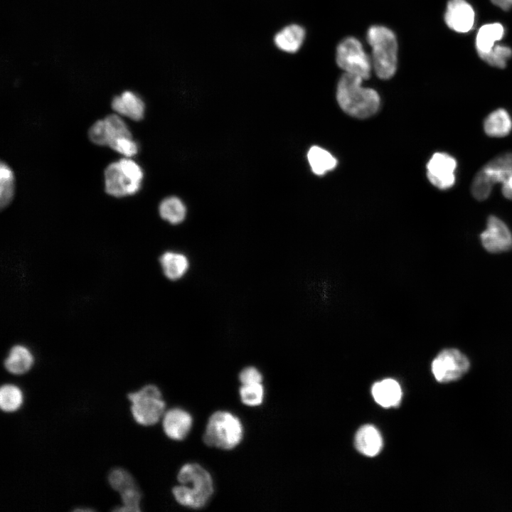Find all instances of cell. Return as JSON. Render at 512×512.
<instances>
[{"label": "cell", "mask_w": 512, "mask_h": 512, "mask_svg": "<svg viewBox=\"0 0 512 512\" xmlns=\"http://www.w3.org/2000/svg\"><path fill=\"white\" fill-rule=\"evenodd\" d=\"M88 135L94 144L100 146L108 145L110 137L105 119L96 121L90 128Z\"/></svg>", "instance_id": "31"}, {"label": "cell", "mask_w": 512, "mask_h": 512, "mask_svg": "<svg viewBox=\"0 0 512 512\" xmlns=\"http://www.w3.org/2000/svg\"><path fill=\"white\" fill-rule=\"evenodd\" d=\"M375 401L383 407L397 406L401 400L402 390L399 383L391 378L375 383L372 387Z\"/></svg>", "instance_id": "17"}, {"label": "cell", "mask_w": 512, "mask_h": 512, "mask_svg": "<svg viewBox=\"0 0 512 512\" xmlns=\"http://www.w3.org/2000/svg\"><path fill=\"white\" fill-rule=\"evenodd\" d=\"M307 158L312 171L317 175H323L336 166V159L329 151L317 146L310 148Z\"/></svg>", "instance_id": "22"}, {"label": "cell", "mask_w": 512, "mask_h": 512, "mask_svg": "<svg viewBox=\"0 0 512 512\" xmlns=\"http://www.w3.org/2000/svg\"><path fill=\"white\" fill-rule=\"evenodd\" d=\"M131 411L135 421L144 426L156 424L164 412L165 402L159 389L154 385L144 386L128 394Z\"/></svg>", "instance_id": "6"}, {"label": "cell", "mask_w": 512, "mask_h": 512, "mask_svg": "<svg viewBox=\"0 0 512 512\" xmlns=\"http://www.w3.org/2000/svg\"><path fill=\"white\" fill-rule=\"evenodd\" d=\"M108 481L112 488L119 493L128 487L137 485L131 474L122 468L112 470L108 476Z\"/></svg>", "instance_id": "30"}, {"label": "cell", "mask_w": 512, "mask_h": 512, "mask_svg": "<svg viewBox=\"0 0 512 512\" xmlns=\"http://www.w3.org/2000/svg\"><path fill=\"white\" fill-rule=\"evenodd\" d=\"M475 14L465 0H449L447 4L444 21L447 26L458 33H467L473 27Z\"/></svg>", "instance_id": "11"}, {"label": "cell", "mask_w": 512, "mask_h": 512, "mask_svg": "<svg viewBox=\"0 0 512 512\" xmlns=\"http://www.w3.org/2000/svg\"><path fill=\"white\" fill-rule=\"evenodd\" d=\"M484 130L491 137H503L512 130V119L503 108L491 112L484 119Z\"/></svg>", "instance_id": "19"}, {"label": "cell", "mask_w": 512, "mask_h": 512, "mask_svg": "<svg viewBox=\"0 0 512 512\" xmlns=\"http://www.w3.org/2000/svg\"><path fill=\"white\" fill-rule=\"evenodd\" d=\"M76 511H92V509H80V508H79V509H77Z\"/></svg>", "instance_id": "36"}, {"label": "cell", "mask_w": 512, "mask_h": 512, "mask_svg": "<svg viewBox=\"0 0 512 512\" xmlns=\"http://www.w3.org/2000/svg\"><path fill=\"white\" fill-rule=\"evenodd\" d=\"M338 66L345 73L369 78L373 68L370 57L366 53L362 43L354 37H347L338 45L336 51Z\"/></svg>", "instance_id": "7"}, {"label": "cell", "mask_w": 512, "mask_h": 512, "mask_svg": "<svg viewBox=\"0 0 512 512\" xmlns=\"http://www.w3.org/2000/svg\"><path fill=\"white\" fill-rule=\"evenodd\" d=\"M504 35V28L499 23L482 26L477 32L475 45L479 55L488 53Z\"/></svg>", "instance_id": "20"}, {"label": "cell", "mask_w": 512, "mask_h": 512, "mask_svg": "<svg viewBox=\"0 0 512 512\" xmlns=\"http://www.w3.org/2000/svg\"><path fill=\"white\" fill-rule=\"evenodd\" d=\"M242 437L239 418L227 411H217L210 417L203 438L210 447L228 450L238 446Z\"/></svg>", "instance_id": "5"}, {"label": "cell", "mask_w": 512, "mask_h": 512, "mask_svg": "<svg viewBox=\"0 0 512 512\" xmlns=\"http://www.w3.org/2000/svg\"><path fill=\"white\" fill-rule=\"evenodd\" d=\"M508 1H510V3H511V5H512V0H508Z\"/></svg>", "instance_id": "37"}, {"label": "cell", "mask_w": 512, "mask_h": 512, "mask_svg": "<svg viewBox=\"0 0 512 512\" xmlns=\"http://www.w3.org/2000/svg\"><path fill=\"white\" fill-rule=\"evenodd\" d=\"M122 501V506L114 509L117 511H140L139 503L142 493L137 485L128 487L119 492Z\"/></svg>", "instance_id": "28"}, {"label": "cell", "mask_w": 512, "mask_h": 512, "mask_svg": "<svg viewBox=\"0 0 512 512\" xmlns=\"http://www.w3.org/2000/svg\"><path fill=\"white\" fill-rule=\"evenodd\" d=\"M367 41L372 48V67L378 78H392L398 66V41L393 31L379 25L370 26L366 34Z\"/></svg>", "instance_id": "4"}, {"label": "cell", "mask_w": 512, "mask_h": 512, "mask_svg": "<svg viewBox=\"0 0 512 512\" xmlns=\"http://www.w3.org/2000/svg\"><path fill=\"white\" fill-rule=\"evenodd\" d=\"M470 368L468 358L456 348L440 351L432 363V372L437 381L450 383L460 379Z\"/></svg>", "instance_id": "8"}, {"label": "cell", "mask_w": 512, "mask_h": 512, "mask_svg": "<svg viewBox=\"0 0 512 512\" xmlns=\"http://www.w3.org/2000/svg\"><path fill=\"white\" fill-rule=\"evenodd\" d=\"M240 396L243 404L248 406L260 405L264 398V388L262 383L242 384Z\"/></svg>", "instance_id": "27"}, {"label": "cell", "mask_w": 512, "mask_h": 512, "mask_svg": "<svg viewBox=\"0 0 512 512\" xmlns=\"http://www.w3.org/2000/svg\"><path fill=\"white\" fill-rule=\"evenodd\" d=\"M306 32L298 24L285 26L274 36V45L281 50L289 53L297 52L303 44Z\"/></svg>", "instance_id": "16"}, {"label": "cell", "mask_w": 512, "mask_h": 512, "mask_svg": "<svg viewBox=\"0 0 512 512\" xmlns=\"http://www.w3.org/2000/svg\"><path fill=\"white\" fill-rule=\"evenodd\" d=\"M177 479L180 485L172 489L176 501L194 509L205 506L214 490L209 472L198 464L188 463L181 466Z\"/></svg>", "instance_id": "1"}, {"label": "cell", "mask_w": 512, "mask_h": 512, "mask_svg": "<svg viewBox=\"0 0 512 512\" xmlns=\"http://www.w3.org/2000/svg\"><path fill=\"white\" fill-rule=\"evenodd\" d=\"M23 402L21 390L12 384H5L0 389V407L4 412L16 410Z\"/></svg>", "instance_id": "25"}, {"label": "cell", "mask_w": 512, "mask_h": 512, "mask_svg": "<svg viewBox=\"0 0 512 512\" xmlns=\"http://www.w3.org/2000/svg\"><path fill=\"white\" fill-rule=\"evenodd\" d=\"M120 168L125 176L132 182L141 183L143 172L140 166L133 160L124 158L119 161Z\"/></svg>", "instance_id": "32"}, {"label": "cell", "mask_w": 512, "mask_h": 512, "mask_svg": "<svg viewBox=\"0 0 512 512\" xmlns=\"http://www.w3.org/2000/svg\"><path fill=\"white\" fill-rule=\"evenodd\" d=\"M382 445V437L374 426L363 425L357 431L355 446L362 454L368 457L375 456L380 452Z\"/></svg>", "instance_id": "15"}, {"label": "cell", "mask_w": 512, "mask_h": 512, "mask_svg": "<svg viewBox=\"0 0 512 512\" xmlns=\"http://www.w3.org/2000/svg\"><path fill=\"white\" fill-rule=\"evenodd\" d=\"M484 248L496 254L512 250V233L507 225L496 215L489 216L486 229L480 234Z\"/></svg>", "instance_id": "10"}, {"label": "cell", "mask_w": 512, "mask_h": 512, "mask_svg": "<svg viewBox=\"0 0 512 512\" xmlns=\"http://www.w3.org/2000/svg\"><path fill=\"white\" fill-rule=\"evenodd\" d=\"M186 207L176 197L165 198L159 206L161 217L172 224H178L186 217Z\"/></svg>", "instance_id": "23"}, {"label": "cell", "mask_w": 512, "mask_h": 512, "mask_svg": "<svg viewBox=\"0 0 512 512\" xmlns=\"http://www.w3.org/2000/svg\"><path fill=\"white\" fill-rule=\"evenodd\" d=\"M239 380L242 384L262 383V375L256 368L249 366L240 373Z\"/></svg>", "instance_id": "34"}, {"label": "cell", "mask_w": 512, "mask_h": 512, "mask_svg": "<svg viewBox=\"0 0 512 512\" xmlns=\"http://www.w3.org/2000/svg\"><path fill=\"white\" fill-rule=\"evenodd\" d=\"M33 361V356L26 346L16 345L11 348L4 366L12 374L21 375L30 370Z\"/></svg>", "instance_id": "18"}, {"label": "cell", "mask_w": 512, "mask_h": 512, "mask_svg": "<svg viewBox=\"0 0 512 512\" xmlns=\"http://www.w3.org/2000/svg\"><path fill=\"white\" fill-rule=\"evenodd\" d=\"M496 183H501L502 194L512 200V152L496 156L476 173L471 186L473 197L478 201L487 199Z\"/></svg>", "instance_id": "3"}, {"label": "cell", "mask_w": 512, "mask_h": 512, "mask_svg": "<svg viewBox=\"0 0 512 512\" xmlns=\"http://www.w3.org/2000/svg\"><path fill=\"white\" fill-rule=\"evenodd\" d=\"M160 263L166 277L171 280L181 278L188 267V262L185 255L166 252L160 257Z\"/></svg>", "instance_id": "21"}, {"label": "cell", "mask_w": 512, "mask_h": 512, "mask_svg": "<svg viewBox=\"0 0 512 512\" xmlns=\"http://www.w3.org/2000/svg\"><path fill=\"white\" fill-rule=\"evenodd\" d=\"M141 183L130 181L123 174L119 162L109 164L105 170V189L107 194L119 198L137 193Z\"/></svg>", "instance_id": "12"}, {"label": "cell", "mask_w": 512, "mask_h": 512, "mask_svg": "<svg viewBox=\"0 0 512 512\" xmlns=\"http://www.w3.org/2000/svg\"><path fill=\"white\" fill-rule=\"evenodd\" d=\"M491 3L503 11H508L512 5L508 0H491Z\"/></svg>", "instance_id": "35"}, {"label": "cell", "mask_w": 512, "mask_h": 512, "mask_svg": "<svg viewBox=\"0 0 512 512\" xmlns=\"http://www.w3.org/2000/svg\"><path fill=\"white\" fill-rule=\"evenodd\" d=\"M104 119L110 137L109 144L112 140L120 137H132V134L127 124L117 114H110Z\"/></svg>", "instance_id": "29"}, {"label": "cell", "mask_w": 512, "mask_h": 512, "mask_svg": "<svg viewBox=\"0 0 512 512\" xmlns=\"http://www.w3.org/2000/svg\"><path fill=\"white\" fill-rule=\"evenodd\" d=\"M113 150L130 157L137 153L138 147L132 137H120L112 140L108 145Z\"/></svg>", "instance_id": "33"}, {"label": "cell", "mask_w": 512, "mask_h": 512, "mask_svg": "<svg viewBox=\"0 0 512 512\" xmlns=\"http://www.w3.org/2000/svg\"><path fill=\"white\" fill-rule=\"evenodd\" d=\"M511 56L512 50L509 47L498 44H496L488 53L479 55V57L489 65L498 68H504Z\"/></svg>", "instance_id": "26"}, {"label": "cell", "mask_w": 512, "mask_h": 512, "mask_svg": "<svg viewBox=\"0 0 512 512\" xmlns=\"http://www.w3.org/2000/svg\"><path fill=\"white\" fill-rule=\"evenodd\" d=\"M363 80L359 76L344 73L336 88V99L341 108L357 118H367L374 114L380 102L375 90L362 86Z\"/></svg>", "instance_id": "2"}, {"label": "cell", "mask_w": 512, "mask_h": 512, "mask_svg": "<svg viewBox=\"0 0 512 512\" xmlns=\"http://www.w3.org/2000/svg\"><path fill=\"white\" fill-rule=\"evenodd\" d=\"M14 191V176L11 168L5 163L0 164V206L6 207L11 201Z\"/></svg>", "instance_id": "24"}, {"label": "cell", "mask_w": 512, "mask_h": 512, "mask_svg": "<svg viewBox=\"0 0 512 512\" xmlns=\"http://www.w3.org/2000/svg\"><path fill=\"white\" fill-rule=\"evenodd\" d=\"M456 159L445 152L434 153L427 164V176L430 182L441 190L453 187L456 182Z\"/></svg>", "instance_id": "9"}, {"label": "cell", "mask_w": 512, "mask_h": 512, "mask_svg": "<svg viewBox=\"0 0 512 512\" xmlns=\"http://www.w3.org/2000/svg\"><path fill=\"white\" fill-rule=\"evenodd\" d=\"M193 424L191 415L181 408H173L164 415L163 429L165 434L174 440H182L189 433Z\"/></svg>", "instance_id": "13"}, {"label": "cell", "mask_w": 512, "mask_h": 512, "mask_svg": "<svg viewBox=\"0 0 512 512\" xmlns=\"http://www.w3.org/2000/svg\"><path fill=\"white\" fill-rule=\"evenodd\" d=\"M112 108L119 114L133 120H140L144 114V104L142 99L131 91H124L112 101Z\"/></svg>", "instance_id": "14"}]
</instances>
